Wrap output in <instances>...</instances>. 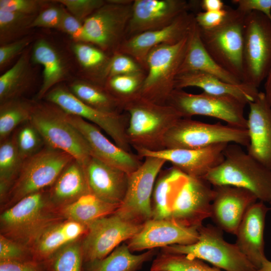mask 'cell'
Listing matches in <instances>:
<instances>
[{"mask_svg":"<svg viewBox=\"0 0 271 271\" xmlns=\"http://www.w3.org/2000/svg\"><path fill=\"white\" fill-rule=\"evenodd\" d=\"M63 219L51 201L48 188L29 195L3 210L0 234L31 248L47 228Z\"/></svg>","mask_w":271,"mask_h":271,"instance_id":"obj_1","label":"cell"},{"mask_svg":"<svg viewBox=\"0 0 271 271\" xmlns=\"http://www.w3.org/2000/svg\"><path fill=\"white\" fill-rule=\"evenodd\" d=\"M123 110L128 115L127 139L136 150L158 152L165 149L166 134L182 118L170 105L153 102L141 95L125 103Z\"/></svg>","mask_w":271,"mask_h":271,"instance_id":"obj_2","label":"cell"},{"mask_svg":"<svg viewBox=\"0 0 271 271\" xmlns=\"http://www.w3.org/2000/svg\"><path fill=\"white\" fill-rule=\"evenodd\" d=\"M223 162L204 177L212 186L229 185L245 189L258 200H271V170L260 164L242 146L229 144L224 151Z\"/></svg>","mask_w":271,"mask_h":271,"instance_id":"obj_3","label":"cell"},{"mask_svg":"<svg viewBox=\"0 0 271 271\" xmlns=\"http://www.w3.org/2000/svg\"><path fill=\"white\" fill-rule=\"evenodd\" d=\"M74 158L64 151L46 146L26 159L4 202V210L22 198L50 187Z\"/></svg>","mask_w":271,"mask_h":271,"instance_id":"obj_4","label":"cell"},{"mask_svg":"<svg viewBox=\"0 0 271 271\" xmlns=\"http://www.w3.org/2000/svg\"><path fill=\"white\" fill-rule=\"evenodd\" d=\"M30 121L45 146L67 153L85 167L91 157L89 147L81 132L67 120L63 110L48 101L35 102Z\"/></svg>","mask_w":271,"mask_h":271,"instance_id":"obj_5","label":"cell"},{"mask_svg":"<svg viewBox=\"0 0 271 271\" xmlns=\"http://www.w3.org/2000/svg\"><path fill=\"white\" fill-rule=\"evenodd\" d=\"M199 238L191 244H174L162 248L164 252L184 254L207 261L226 271H255L256 268L236 244L223 238V231L208 224L198 228Z\"/></svg>","mask_w":271,"mask_h":271,"instance_id":"obj_6","label":"cell"},{"mask_svg":"<svg viewBox=\"0 0 271 271\" xmlns=\"http://www.w3.org/2000/svg\"><path fill=\"white\" fill-rule=\"evenodd\" d=\"M222 22L211 29L200 28L202 43L214 61L242 82L243 27L246 14L226 6Z\"/></svg>","mask_w":271,"mask_h":271,"instance_id":"obj_7","label":"cell"},{"mask_svg":"<svg viewBox=\"0 0 271 271\" xmlns=\"http://www.w3.org/2000/svg\"><path fill=\"white\" fill-rule=\"evenodd\" d=\"M188 36L173 44H163L153 48L146 61V75L140 95L156 103L166 104L175 89L176 79L183 60Z\"/></svg>","mask_w":271,"mask_h":271,"instance_id":"obj_8","label":"cell"},{"mask_svg":"<svg viewBox=\"0 0 271 271\" xmlns=\"http://www.w3.org/2000/svg\"><path fill=\"white\" fill-rule=\"evenodd\" d=\"M271 69V21L256 11L246 14L243 27L242 83L257 88Z\"/></svg>","mask_w":271,"mask_h":271,"instance_id":"obj_9","label":"cell"},{"mask_svg":"<svg viewBox=\"0 0 271 271\" xmlns=\"http://www.w3.org/2000/svg\"><path fill=\"white\" fill-rule=\"evenodd\" d=\"M247 130L223 124L205 123L181 118L165 136L166 149H198L221 143L236 144L247 147Z\"/></svg>","mask_w":271,"mask_h":271,"instance_id":"obj_10","label":"cell"},{"mask_svg":"<svg viewBox=\"0 0 271 271\" xmlns=\"http://www.w3.org/2000/svg\"><path fill=\"white\" fill-rule=\"evenodd\" d=\"M166 104L175 108L182 118H191L195 115L209 116L220 119L231 126L247 129L244 108L247 103L232 96L204 92L193 94L183 89H175Z\"/></svg>","mask_w":271,"mask_h":271,"instance_id":"obj_11","label":"cell"},{"mask_svg":"<svg viewBox=\"0 0 271 271\" xmlns=\"http://www.w3.org/2000/svg\"><path fill=\"white\" fill-rule=\"evenodd\" d=\"M133 1L110 0L83 22L87 42L111 55L125 39Z\"/></svg>","mask_w":271,"mask_h":271,"instance_id":"obj_12","label":"cell"},{"mask_svg":"<svg viewBox=\"0 0 271 271\" xmlns=\"http://www.w3.org/2000/svg\"><path fill=\"white\" fill-rule=\"evenodd\" d=\"M166 162L157 157H145L141 166L129 175L124 198L114 213L127 221L138 224H143L151 219L154 186Z\"/></svg>","mask_w":271,"mask_h":271,"instance_id":"obj_13","label":"cell"},{"mask_svg":"<svg viewBox=\"0 0 271 271\" xmlns=\"http://www.w3.org/2000/svg\"><path fill=\"white\" fill-rule=\"evenodd\" d=\"M44 98L66 113L80 117L100 127L117 146L126 152H132L126 137L128 115L125 111L108 113L95 109L79 100L68 88L61 85L53 88Z\"/></svg>","mask_w":271,"mask_h":271,"instance_id":"obj_14","label":"cell"},{"mask_svg":"<svg viewBox=\"0 0 271 271\" xmlns=\"http://www.w3.org/2000/svg\"><path fill=\"white\" fill-rule=\"evenodd\" d=\"M143 224L127 221L115 213L91 223L81 238L84 263L105 257L136 235Z\"/></svg>","mask_w":271,"mask_h":271,"instance_id":"obj_15","label":"cell"},{"mask_svg":"<svg viewBox=\"0 0 271 271\" xmlns=\"http://www.w3.org/2000/svg\"><path fill=\"white\" fill-rule=\"evenodd\" d=\"M213 187L203 178L188 176L177 189L171 204L170 219L184 226L199 227L211 216Z\"/></svg>","mask_w":271,"mask_h":271,"instance_id":"obj_16","label":"cell"},{"mask_svg":"<svg viewBox=\"0 0 271 271\" xmlns=\"http://www.w3.org/2000/svg\"><path fill=\"white\" fill-rule=\"evenodd\" d=\"M198 238V227L184 226L171 219H151L125 242L132 252L174 244H191Z\"/></svg>","mask_w":271,"mask_h":271,"instance_id":"obj_17","label":"cell"},{"mask_svg":"<svg viewBox=\"0 0 271 271\" xmlns=\"http://www.w3.org/2000/svg\"><path fill=\"white\" fill-rule=\"evenodd\" d=\"M228 144L213 145L198 149H166L158 152L136 150L142 158L155 157L171 163L189 177L203 178L224 160V151Z\"/></svg>","mask_w":271,"mask_h":271,"instance_id":"obj_18","label":"cell"},{"mask_svg":"<svg viewBox=\"0 0 271 271\" xmlns=\"http://www.w3.org/2000/svg\"><path fill=\"white\" fill-rule=\"evenodd\" d=\"M191 7V5L184 0L133 1L125 39L143 32L167 27L188 12Z\"/></svg>","mask_w":271,"mask_h":271,"instance_id":"obj_19","label":"cell"},{"mask_svg":"<svg viewBox=\"0 0 271 271\" xmlns=\"http://www.w3.org/2000/svg\"><path fill=\"white\" fill-rule=\"evenodd\" d=\"M194 21L195 16L187 12L167 27L143 32L124 40L117 51L132 57L146 71L150 52L158 46L181 41L188 36Z\"/></svg>","mask_w":271,"mask_h":271,"instance_id":"obj_20","label":"cell"},{"mask_svg":"<svg viewBox=\"0 0 271 271\" xmlns=\"http://www.w3.org/2000/svg\"><path fill=\"white\" fill-rule=\"evenodd\" d=\"M65 113L69 122L75 127L85 139L91 156L128 175L141 166L143 158L138 154L126 152L111 143L97 126L80 117L65 112Z\"/></svg>","mask_w":271,"mask_h":271,"instance_id":"obj_21","label":"cell"},{"mask_svg":"<svg viewBox=\"0 0 271 271\" xmlns=\"http://www.w3.org/2000/svg\"><path fill=\"white\" fill-rule=\"evenodd\" d=\"M212 187L214 196L210 218L223 231L236 235L246 211L258 200L251 192L242 188L229 185Z\"/></svg>","mask_w":271,"mask_h":271,"instance_id":"obj_22","label":"cell"},{"mask_svg":"<svg viewBox=\"0 0 271 271\" xmlns=\"http://www.w3.org/2000/svg\"><path fill=\"white\" fill-rule=\"evenodd\" d=\"M247 118L249 144L247 153L271 170V106L263 92L248 104Z\"/></svg>","mask_w":271,"mask_h":271,"instance_id":"obj_23","label":"cell"},{"mask_svg":"<svg viewBox=\"0 0 271 271\" xmlns=\"http://www.w3.org/2000/svg\"><path fill=\"white\" fill-rule=\"evenodd\" d=\"M269 207L262 201L252 205L245 214L236 233L235 244L256 268L266 259L264 231Z\"/></svg>","mask_w":271,"mask_h":271,"instance_id":"obj_24","label":"cell"},{"mask_svg":"<svg viewBox=\"0 0 271 271\" xmlns=\"http://www.w3.org/2000/svg\"><path fill=\"white\" fill-rule=\"evenodd\" d=\"M84 168L91 193L111 204L121 203L127 188L128 174L93 156Z\"/></svg>","mask_w":271,"mask_h":271,"instance_id":"obj_25","label":"cell"},{"mask_svg":"<svg viewBox=\"0 0 271 271\" xmlns=\"http://www.w3.org/2000/svg\"><path fill=\"white\" fill-rule=\"evenodd\" d=\"M193 72L209 74L232 84L242 83L220 67L210 56L202 43L195 20L188 35L187 48L178 75Z\"/></svg>","mask_w":271,"mask_h":271,"instance_id":"obj_26","label":"cell"},{"mask_svg":"<svg viewBox=\"0 0 271 271\" xmlns=\"http://www.w3.org/2000/svg\"><path fill=\"white\" fill-rule=\"evenodd\" d=\"M188 87H198L204 92L212 95L232 96L247 104L253 101L259 93L257 88L245 83H228L214 75L200 72L185 73L177 76L175 88L183 89Z\"/></svg>","mask_w":271,"mask_h":271,"instance_id":"obj_27","label":"cell"},{"mask_svg":"<svg viewBox=\"0 0 271 271\" xmlns=\"http://www.w3.org/2000/svg\"><path fill=\"white\" fill-rule=\"evenodd\" d=\"M87 228L86 225L68 219L54 223L40 235L32 246L35 259L47 261L64 246L81 239Z\"/></svg>","mask_w":271,"mask_h":271,"instance_id":"obj_28","label":"cell"},{"mask_svg":"<svg viewBox=\"0 0 271 271\" xmlns=\"http://www.w3.org/2000/svg\"><path fill=\"white\" fill-rule=\"evenodd\" d=\"M49 191L51 201L57 208L90 193L84 167L73 159L49 188Z\"/></svg>","mask_w":271,"mask_h":271,"instance_id":"obj_29","label":"cell"},{"mask_svg":"<svg viewBox=\"0 0 271 271\" xmlns=\"http://www.w3.org/2000/svg\"><path fill=\"white\" fill-rule=\"evenodd\" d=\"M31 58L34 63L43 68L42 83L35 99L38 101L66 78L67 70L59 52L45 39H40L35 43Z\"/></svg>","mask_w":271,"mask_h":271,"instance_id":"obj_30","label":"cell"},{"mask_svg":"<svg viewBox=\"0 0 271 271\" xmlns=\"http://www.w3.org/2000/svg\"><path fill=\"white\" fill-rule=\"evenodd\" d=\"M188 176L172 167L161 171L155 182L152 197V218L170 219L173 198L179 186Z\"/></svg>","mask_w":271,"mask_h":271,"instance_id":"obj_31","label":"cell"},{"mask_svg":"<svg viewBox=\"0 0 271 271\" xmlns=\"http://www.w3.org/2000/svg\"><path fill=\"white\" fill-rule=\"evenodd\" d=\"M156 254L155 249L140 254H133L123 242L105 257L84 263L83 271H138Z\"/></svg>","mask_w":271,"mask_h":271,"instance_id":"obj_32","label":"cell"},{"mask_svg":"<svg viewBox=\"0 0 271 271\" xmlns=\"http://www.w3.org/2000/svg\"><path fill=\"white\" fill-rule=\"evenodd\" d=\"M119 206L105 202L89 193L58 210L65 219L88 226L97 219L113 214Z\"/></svg>","mask_w":271,"mask_h":271,"instance_id":"obj_33","label":"cell"},{"mask_svg":"<svg viewBox=\"0 0 271 271\" xmlns=\"http://www.w3.org/2000/svg\"><path fill=\"white\" fill-rule=\"evenodd\" d=\"M68 88L79 100L95 109L108 113L124 112L122 103L102 85L78 80L71 84Z\"/></svg>","mask_w":271,"mask_h":271,"instance_id":"obj_34","label":"cell"},{"mask_svg":"<svg viewBox=\"0 0 271 271\" xmlns=\"http://www.w3.org/2000/svg\"><path fill=\"white\" fill-rule=\"evenodd\" d=\"M32 81L30 57L29 52L25 51L14 65L0 77V103L21 98Z\"/></svg>","mask_w":271,"mask_h":271,"instance_id":"obj_35","label":"cell"},{"mask_svg":"<svg viewBox=\"0 0 271 271\" xmlns=\"http://www.w3.org/2000/svg\"><path fill=\"white\" fill-rule=\"evenodd\" d=\"M22 159L14 134L0 142V200L1 204L17 179L22 166Z\"/></svg>","mask_w":271,"mask_h":271,"instance_id":"obj_36","label":"cell"},{"mask_svg":"<svg viewBox=\"0 0 271 271\" xmlns=\"http://www.w3.org/2000/svg\"><path fill=\"white\" fill-rule=\"evenodd\" d=\"M35 103L22 98L0 103V142L10 137L19 125L30 121Z\"/></svg>","mask_w":271,"mask_h":271,"instance_id":"obj_37","label":"cell"},{"mask_svg":"<svg viewBox=\"0 0 271 271\" xmlns=\"http://www.w3.org/2000/svg\"><path fill=\"white\" fill-rule=\"evenodd\" d=\"M72 50L80 65L102 85L101 78L110 55L89 43H74Z\"/></svg>","mask_w":271,"mask_h":271,"instance_id":"obj_38","label":"cell"},{"mask_svg":"<svg viewBox=\"0 0 271 271\" xmlns=\"http://www.w3.org/2000/svg\"><path fill=\"white\" fill-rule=\"evenodd\" d=\"M151 271H221L203 260L184 254L161 251L153 260Z\"/></svg>","mask_w":271,"mask_h":271,"instance_id":"obj_39","label":"cell"},{"mask_svg":"<svg viewBox=\"0 0 271 271\" xmlns=\"http://www.w3.org/2000/svg\"><path fill=\"white\" fill-rule=\"evenodd\" d=\"M146 72L125 74L108 78L104 86L124 105L126 102L140 95Z\"/></svg>","mask_w":271,"mask_h":271,"instance_id":"obj_40","label":"cell"},{"mask_svg":"<svg viewBox=\"0 0 271 271\" xmlns=\"http://www.w3.org/2000/svg\"><path fill=\"white\" fill-rule=\"evenodd\" d=\"M36 16L0 10L1 45L20 39L18 38L31 28V25Z\"/></svg>","mask_w":271,"mask_h":271,"instance_id":"obj_41","label":"cell"},{"mask_svg":"<svg viewBox=\"0 0 271 271\" xmlns=\"http://www.w3.org/2000/svg\"><path fill=\"white\" fill-rule=\"evenodd\" d=\"M46 262L52 271H83L81 239L64 246Z\"/></svg>","mask_w":271,"mask_h":271,"instance_id":"obj_42","label":"cell"},{"mask_svg":"<svg viewBox=\"0 0 271 271\" xmlns=\"http://www.w3.org/2000/svg\"><path fill=\"white\" fill-rule=\"evenodd\" d=\"M13 134L19 154L24 161L39 152L45 146L40 132L30 121L23 124Z\"/></svg>","mask_w":271,"mask_h":271,"instance_id":"obj_43","label":"cell"},{"mask_svg":"<svg viewBox=\"0 0 271 271\" xmlns=\"http://www.w3.org/2000/svg\"><path fill=\"white\" fill-rule=\"evenodd\" d=\"M146 72L132 57L119 51L112 53L103 73L101 81L104 85L109 78L121 74Z\"/></svg>","mask_w":271,"mask_h":271,"instance_id":"obj_44","label":"cell"},{"mask_svg":"<svg viewBox=\"0 0 271 271\" xmlns=\"http://www.w3.org/2000/svg\"><path fill=\"white\" fill-rule=\"evenodd\" d=\"M33 260L36 259L30 247L0 234V261Z\"/></svg>","mask_w":271,"mask_h":271,"instance_id":"obj_45","label":"cell"},{"mask_svg":"<svg viewBox=\"0 0 271 271\" xmlns=\"http://www.w3.org/2000/svg\"><path fill=\"white\" fill-rule=\"evenodd\" d=\"M57 2L82 23L105 3L102 0H58Z\"/></svg>","mask_w":271,"mask_h":271,"instance_id":"obj_46","label":"cell"},{"mask_svg":"<svg viewBox=\"0 0 271 271\" xmlns=\"http://www.w3.org/2000/svg\"><path fill=\"white\" fill-rule=\"evenodd\" d=\"M62 7L63 13L59 30L68 35L74 43H88L83 23Z\"/></svg>","mask_w":271,"mask_h":271,"instance_id":"obj_47","label":"cell"},{"mask_svg":"<svg viewBox=\"0 0 271 271\" xmlns=\"http://www.w3.org/2000/svg\"><path fill=\"white\" fill-rule=\"evenodd\" d=\"M63 7L53 6L41 11L33 21L32 28L56 29L59 30Z\"/></svg>","mask_w":271,"mask_h":271,"instance_id":"obj_48","label":"cell"},{"mask_svg":"<svg viewBox=\"0 0 271 271\" xmlns=\"http://www.w3.org/2000/svg\"><path fill=\"white\" fill-rule=\"evenodd\" d=\"M31 38L24 37L0 47L1 70L5 68L20 54H22L31 43Z\"/></svg>","mask_w":271,"mask_h":271,"instance_id":"obj_49","label":"cell"},{"mask_svg":"<svg viewBox=\"0 0 271 271\" xmlns=\"http://www.w3.org/2000/svg\"><path fill=\"white\" fill-rule=\"evenodd\" d=\"M41 3L37 0H0V10L36 16L40 12Z\"/></svg>","mask_w":271,"mask_h":271,"instance_id":"obj_50","label":"cell"},{"mask_svg":"<svg viewBox=\"0 0 271 271\" xmlns=\"http://www.w3.org/2000/svg\"><path fill=\"white\" fill-rule=\"evenodd\" d=\"M0 271H52L47 262L0 261Z\"/></svg>","mask_w":271,"mask_h":271,"instance_id":"obj_51","label":"cell"},{"mask_svg":"<svg viewBox=\"0 0 271 271\" xmlns=\"http://www.w3.org/2000/svg\"><path fill=\"white\" fill-rule=\"evenodd\" d=\"M227 14L226 6L224 9L218 11L200 12L195 16V20L198 27L208 30L219 26Z\"/></svg>","mask_w":271,"mask_h":271,"instance_id":"obj_52","label":"cell"},{"mask_svg":"<svg viewBox=\"0 0 271 271\" xmlns=\"http://www.w3.org/2000/svg\"><path fill=\"white\" fill-rule=\"evenodd\" d=\"M237 9L247 14L256 11L264 14L271 21V0H232Z\"/></svg>","mask_w":271,"mask_h":271,"instance_id":"obj_53","label":"cell"},{"mask_svg":"<svg viewBox=\"0 0 271 271\" xmlns=\"http://www.w3.org/2000/svg\"><path fill=\"white\" fill-rule=\"evenodd\" d=\"M200 7L204 12H213L222 10L225 6L221 0H203Z\"/></svg>","mask_w":271,"mask_h":271,"instance_id":"obj_54","label":"cell"},{"mask_svg":"<svg viewBox=\"0 0 271 271\" xmlns=\"http://www.w3.org/2000/svg\"><path fill=\"white\" fill-rule=\"evenodd\" d=\"M264 93L271 106V69L265 80Z\"/></svg>","mask_w":271,"mask_h":271,"instance_id":"obj_55","label":"cell"},{"mask_svg":"<svg viewBox=\"0 0 271 271\" xmlns=\"http://www.w3.org/2000/svg\"><path fill=\"white\" fill-rule=\"evenodd\" d=\"M255 271H271V261L266 258L263 261L261 266Z\"/></svg>","mask_w":271,"mask_h":271,"instance_id":"obj_56","label":"cell"},{"mask_svg":"<svg viewBox=\"0 0 271 271\" xmlns=\"http://www.w3.org/2000/svg\"><path fill=\"white\" fill-rule=\"evenodd\" d=\"M268 203L270 204V207H269V210H271V200L269 201V202Z\"/></svg>","mask_w":271,"mask_h":271,"instance_id":"obj_57","label":"cell"}]
</instances>
